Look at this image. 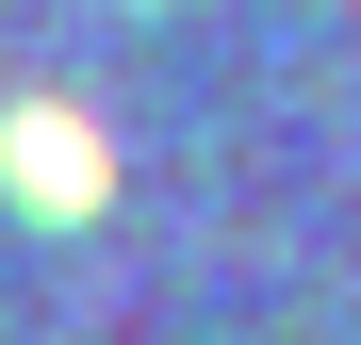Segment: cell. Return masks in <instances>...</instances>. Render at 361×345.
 <instances>
[{"label": "cell", "instance_id": "obj_1", "mask_svg": "<svg viewBox=\"0 0 361 345\" xmlns=\"http://www.w3.org/2000/svg\"><path fill=\"white\" fill-rule=\"evenodd\" d=\"M0 181H17L33 214H66V230H82V214H99V181H115V164H99V132H82L66 99H33V115H0Z\"/></svg>", "mask_w": 361, "mask_h": 345}]
</instances>
